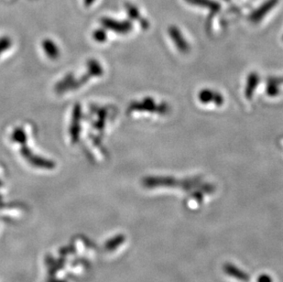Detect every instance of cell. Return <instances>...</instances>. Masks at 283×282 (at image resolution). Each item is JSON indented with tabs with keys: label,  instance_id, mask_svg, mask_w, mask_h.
Returning <instances> with one entry per match:
<instances>
[{
	"label": "cell",
	"instance_id": "5",
	"mask_svg": "<svg viewBox=\"0 0 283 282\" xmlns=\"http://www.w3.org/2000/svg\"><path fill=\"white\" fill-rule=\"evenodd\" d=\"M257 282H273L272 277L267 274H263L257 277Z\"/></svg>",
	"mask_w": 283,
	"mask_h": 282
},
{
	"label": "cell",
	"instance_id": "1",
	"mask_svg": "<svg viewBox=\"0 0 283 282\" xmlns=\"http://www.w3.org/2000/svg\"><path fill=\"white\" fill-rule=\"evenodd\" d=\"M223 270L227 276L235 278L239 281H249L250 276L246 272L242 270L241 268L235 266L232 263H224V266H223Z\"/></svg>",
	"mask_w": 283,
	"mask_h": 282
},
{
	"label": "cell",
	"instance_id": "2",
	"mask_svg": "<svg viewBox=\"0 0 283 282\" xmlns=\"http://www.w3.org/2000/svg\"><path fill=\"white\" fill-rule=\"evenodd\" d=\"M277 3H278V0H267V2L264 3L257 11H254L252 13L250 16L252 22L260 21L263 17H265L267 12L272 10V8H274Z\"/></svg>",
	"mask_w": 283,
	"mask_h": 282
},
{
	"label": "cell",
	"instance_id": "4",
	"mask_svg": "<svg viewBox=\"0 0 283 282\" xmlns=\"http://www.w3.org/2000/svg\"><path fill=\"white\" fill-rule=\"evenodd\" d=\"M188 2L195 4V5L203 6V7H208L211 9H215L217 10V8H219V5H217L216 3L211 2L210 0H188Z\"/></svg>",
	"mask_w": 283,
	"mask_h": 282
},
{
	"label": "cell",
	"instance_id": "3",
	"mask_svg": "<svg viewBox=\"0 0 283 282\" xmlns=\"http://www.w3.org/2000/svg\"><path fill=\"white\" fill-rule=\"evenodd\" d=\"M170 34H171V38L173 39V41L176 43L177 46L181 49L182 51L187 50V45L185 41L182 39V36L181 33L179 32V30L175 27L171 28L170 30Z\"/></svg>",
	"mask_w": 283,
	"mask_h": 282
}]
</instances>
